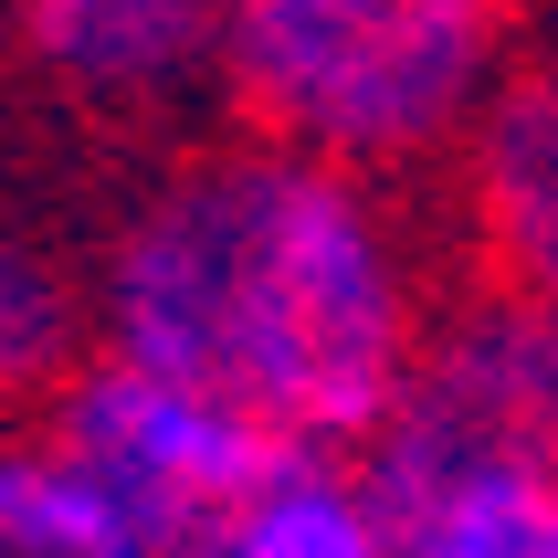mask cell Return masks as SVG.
<instances>
[{
	"label": "cell",
	"instance_id": "obj_1",
	"mask_svg": "<svg viewBox=\"0 0 558 558\" xmlns=\"http://www.w3.org/2000/svg\"><path fill=\"white\" fill-rule=\"evenodd\" d=\"M453 295L422 190L348 180L253 126L158 148L85 243L95 359L221 401L275 453H369Z\"/></svg>",
	"mask_w": 558,
	"mask_h": 558
},
{
	"label": "cell",
	"instance_id": "obj_2",
	"mask_svg": "<svg viewBox=\"0 0 558 558\" xmlns=\"http://www.w3.org/2000/svg\"><path fill=\"white\" fill-rule=\"evenodd\" d=\"M537 43V0H243L221 43L232 126L348 180L422 190Z\"/></svg>",
	"mask_w": 558,
	"mask_h": 558
},
{
	"label": "cell",
	"instance_id": "obj_3",
	"mask_svg": "<svg viewBox=\"0 0 558 558\" xmlns=\"http://www.w3.org/2000/svg\"><path fill=\"white\" fill-rule=\"evenodd\" d=\"M32 422L63 442V464L117 506L148 558H201L211 527L284 464L221 401H201V390H180L158 369H117V359H85Z\"/></svg>",
	"mask_w": 558,
	"mask_h": 558
},
{
	"label": "cell",
	"instance_id": "obj_4",
	"mask_svg": "<svg viewBox=\"0 0 558 558\" xmlns=\"http://www.w3.org/2000/svg\"><path fill=\"white\" fill-rule=\"evenodd\" d=\"M359 464H537L558 474V306L453 275L401 411Z\"/></svg>",
	"mask_w": 558,
	"mask_h": 558
},
{
	"label": "cell",
	"instance_id": "obj_5",
	"mask_svg": "<svg viewBox=\"0 0 558 558\" xmlns=\"http://www.w3.org/2000/svg\"><path fill=\"white\" fill-rule=\"evenodd\" d=\"M453 275L558 306V43H527L442 169Z\"/></svg>",
	"mask_w": 558,
	"mask_h": 558
},
{
	"label": "cell",
	"instance_id": "obj_6",
	"mask_svg": "<svg viewBox=\"0 0 558 558\" xmlns=\"http://www.w3.org/2000/svg\"><path fill=\"white\" fill-rule=\"evenodd\" d=\"M390 558H558V474L537 464H359Z\"/></svg>",
	"mask_w": 558,
	"mask_h": 558
},
{
	"label": "cell",
	"instance_id": "obj_7",
	"mask_svg": "<svg viewBox=\"0 0 558 558\" xmlns=\"http://www.w3.org/2000/svg\"><path fill=\"white\" fill-rule=\"evenodd\" d=\"M85 359H95L85 253L0 180V422H32Z\"/></svg>",
	"mask_w": 558,
	"mask_h": 558
},
{
	"label": "cell",
	"instance_id": "obj_8",
	"mask_svg": "<svg viewBox=\"0 0 558 558\" xmlns=\"http://www.w3.org/2000/svg\"><path fill=\"white\" fill-rule=\"evenodd\" d=\"M201 558H390V517L348 453H284L211 527Z\"/></svg>",
	"mask_w": 558,
	"mask_h": 558
},
{
	"label": "cell",
	"instance_id": "obj_9",
	"mask_svg": "<svg viewBox=\"0 0 558 558\" xmlns=\"http://www.w3.org/2000/svg\"><path fill=\"white\" fill-rule=\"evenodd\" d=\"M0 558H148L43 422H0Z\"/></svg>",
	"mask_w": 558,
	"mask_h": 558
},
{
	"label": "cell",
	"instance_id": "obj_10",
	"mask_svg": "<svg viewBox=\"0 0 558 558\" xmlns=\"http://www.w3.org/2000/svg\"><path fill=\"white\" fill-rule=\"evenodd\" d=\"M190 11H211V22H232V11H243V0H190Z\"/></svg>",
	"mask_w": 558,
	"mask_h": 558
}]
</instances>
